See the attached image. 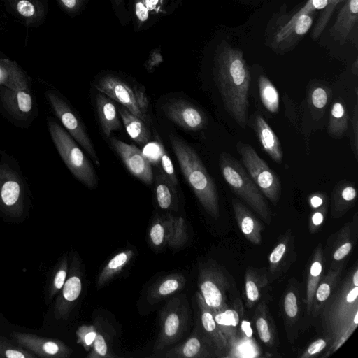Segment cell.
<instances>
[{
	"label": "cell",
	"instance_id": "ee69618b",
	"mask_svg": "<svg viewBox=\"0 0 358 358\" xmlns=\"http://www.w3.org/2000/svg\"><path fill=\"white\" fill-rule=\"evenodd\" d=\"M155 159L160 164L161 172L175 185H178V179L174 171L171 159L160 141H157Z\"/></svg>",
	"mask_w": 358,
	"mask_h": 358
},
{
	"label": "cell",
	"instance_id": "44dd1931",
	"mask_svg": "<svg viewBox=\"0 0 358 358\" xmlns=\"http://www.w3.org/2000/svg\"><path fill=\"white\" fill-rule=\"evenodd\" d=\"M233 210L237 224L250 243L259 245L262 242L261 232L263 226L255 215L237 199L231 200Z\"/></svg>",
	"mask_w": 358,
	"mask_h": 358
},
{
	"label": "cell",
	"instance_id": "60d3db41",
	"mask_svg": "<svg viewBox=\"0 0 358 358\" xmlns=\"http://www.w3.org/2000/svg\"><path fill=\"white\" fill-rule=\"evenodd\" d=\"M69 272L68 257L65 255L54 271L48 288V298L51 300L62 289Z\"/></svg>",
	"mask_w": 358,
	"mask_h": 358
},
{
	"label": "cell",
	"instance_id": "d4e9b609",
	"mask_svg": "<svg viewBox=\"0 0 358 358\" xmlns=\"http://www.w3.org/2000/svg\"><path fill=\"white\" fill-rule=\"evenodd\" d=\"M185 276L179 273H171L157 280L148 289L147 299L150 303H157L182 290L185 285Z\"/></svg>",
	"mask_w": 358,
	"mask_h": 358
},
{
	"label": "cell",
	"instance_id": "e7e4bbea",
	"mask_svg": "<svg viewBox=\"0 0 358 358\" xmlns=\"http://www.w3.org/2000/svg\"><path fill=\"white\" fill-rule=\"evenodd\" d=\"M163 1L164 0H160V3L162 4L163 3Z\"/></svg>",
	"mask_w": 358,
	"mask_h": 358
},
{
	"label": "cell",
	"instance_id": "6125c7cd",
	"mask_svg": "<svg viewBox=\"0 0 358 358\" xmlns=\"http://www.w3.org/2000/svg\"><path fill=\"white\" fill-rule=\"evenodd\" d=\"M352 73L355 76H357V74H358V62H357V59H356L355 61L354 64H352Z\"/></svg>",
	"mask_w": 358,
	"mask_h": 358
},
{
	"label": "cell",
	"instance_id": "2e32d148",
	"mask_svg": "<svg viewBox=\"0 0 358 358\" xmlns=\"http://www.w3.org/2000/svg\"><path fill=\"white\" fill-rule=\"evenodd\" d=\"M163 110L171 121L186 130H201L208 124L203 112L185 99L171 100L164 104Z\"/></svg>",
	"mask_w": 358,
	"mask_h": 358
},
{
	"label": "cell",
	"instance_id": "11a10c76",
	"mask_svg": "<svg viewBox=\"0 0 358 358\" xmlns=\"http://www.w3.org/2000/svg\"><path fill=\"white\" fill-rule=\"evenodd\" d=\"M326 200V194L322 192H315L308 197L310 206L313 209H317L324 206Z\"/></svg>",
	"mask_w": 358,
	"mask_h": 358
},
{
	"label": "cell",
	"instance_id": "b9f144b4",
	"mask_svg": "<svg viewBox=\"0 0 358 358\" xmlns=\"http://www.w3.org/2000/svg\"><path fill=\"white\" fill-rule=\"evenodd\" d=\"M188 238L187 224L182 217H172L171 234L167 245L173 248L182 247Z\"/></svg>",
	"mask_w": 358,
	"mask_h": 358
},
{
	"label": "cell",
	"instance_id": "ffe728a7",
	"mask_svg": "<svg viewBox=\"0 0 358 358\" xmlns=\"http://www.w3.org/2000/svg\"><path fill=\"white\" fill-rule=\"evenodd\" d=\"M241 301L237 299L232 307L226 305L219 309H211L215 321L229 347L236 340L237 327L243 315Z\"/></svg>",
	"mask_w": 358,
	"mask_h": 358
},
{
	"label": "cell",
	"instance_id": "8d00e7d4",
	"mask_svg": "<svg viewBox=\"0 0 358 358\" xmlns=\"http://www.w3.org/2000/svg\"><path fill=\"white\" fill-rule=\"evenodd\" d=\"M254 320L260 340L267 345H273L275 341L273 327L264 301L261 302L257 307Z\"/></svg>",
	"mask_w": 358,
	"mask_h": 358
},
{
	"label": "cell",
	"instance_id": "f1b7e54d",
	"mask_svg": "<svg viewBox=\"0 0 358 358\" xmlns=\"http://www.w3.org/2000/svg\"><path fill=\"white\" fill-rule=\"evenodd\" d=\"M118 112L130 138L139 145L148 144L150 140L148 126L124 106L120 107Z\"/></svg>",
	"mask_w": 358,
	"mask_h": 358
},
{
	"label": "cell",
	"instance_id": "f35d334b",
	"mask_svg": "<svg viewBox=\"0 0 358 358\" xmlns=\"http://www.w3.org/2000/svg\"><path fill=\"white\" fill-rule=\"evenodd\" d=\"M266 283L267 278L265 275H259L251 268L247 270L245 279V292L248 307H252L259 300L261 289Z\"/></svg>",
	"mask_w": 358,
	"mask_h": 358
},
{
	"label": "cell",
	"instance_id": "f907efd6",
	"mask_svg": "<svg viewBox=\"0 0 358 358\" xmlns=\"http://www.w3.org/2000/svg\"><path fill=\"white\" fill-rule=\"evenodd\" d=\"M327 341L323 338H319L313 341L305 350L301 356V358L313 357L317 354L321 352L327 347Z\"/></svg>",
	"mask_w": 358,
	"mask_h": 358
},
{
	"label": "cell",
	"instance_id": "7402d4cb",
	"mask_svg": "<svg viewBox=\"0 0 358 358\" xmlns=\"http://www.w3.org/2000/svg\"><path fill=\"white\" fill-rule=\"evenodd\" d=\"M211 343L206 336L195 334L185 342L166 351L161 357L166 358H199L210 356Z\"/></svg>",
	"mask_w": 358,
	"mask_h": 358
},
{
	"label": "cell",
	"instance_id": "ba28073f",
	"mask_svg": "<svg viewBox=\"0 0 358 358\" xmlns=\"http://www.w3.org/2000/svg\"><path fill=\"white\" fill-rule=\"evenodd\" d=\"M189 321V310L185 296L172 298L161 311L155 350H162L178 341L186 331Z\"/></svg>",
	"mask_w": 358,
	"mask_h": 358
},
{
	"label": "cell",
	"instance_id": "74e56055",
	"mask_svg": "<svg viewBox=\"0 0 358 358\" xmlns=\"http://www.w3.org/2000/svg\"><path fill=\"white\" fill-rule=\"evenodd\" d=\"M259 93L261 101L266 109L271 113L279 110L280 95L271 81L264 74L258 78Z\"/></svg>",
	"mask_w": 358,
	"mask_h": 358
},
{
	"label": "cell",
	"instance_id": "bcb514c9",
	"mask_svg": "<svg viewBox=\"0 0 358 358\" xmlns=\"http://www.w3.org/2000/svg\"><path fill=\"white\" fill-rule=\"evenodd\" d=\"M77 343L82 345L87 352L91 350L97 334L95 325H81L76 331Z\"/></svg>",
	"mask_w": 358,
	"mask_h": 358
},
{
	"label": "cell",
	"instance_id": "5b68a950",
	"mask_svg": "<svg viewBox=\"0 0 358 358\" xmlns=\"http://www.w3.org/2000/svg\"><path fill=\"white\" fill-rule=\"evenodd\" d=\"M283 13H276L268 22L266 44L273 52L283 55L292 51L311 28L316 12L287 19Z\"/></svg>",
	"mask_w": 358,
	"mask_h": 358
},
{
	"label": "cell",
	"instance_id": "30bf717a",
	"mask_svg": "<svg viewBox=\"0 0 358 358\" xmlns=\"http://www.w3.org/2000/svg\"><path fill=\"white\" fill-rule=\"evenodd\" d=\"M27 196L21 174L9 164L0 162V210L7 215H22Z\"/></svg>",
	"mask_w": 358,
	"mask_h": 358
},
{
	"label": "cell",
	"instance_id": "9f6ffc18",
	"mask_svg": "<svg viewBox=\"0 0 358 358\" xmlns=\"http://www.w3.org/2000/svg\"><path fill=\"white\" fill-rule=\"evenodd\" d=\"M325 213V206H322L320 208L315 209L311 216V224L313 227H319L321 225L324 221Z\"/></svg>",
	"mask_w": 358,
	"mask_h": 358
},
{
	"label": "cell",
	"instance_id": "7dc6e473",
	"mask_svg": "<svg viewBox=\"0 0 358 358\" xmlns=\"http://www.w3.org/2000/svg\"><path fill=\"white\" fill-rule=\"evenodd\" d=\"M284 310L285 313L290 321L294 320L299 313L298 298L295 292L288 291L284 298Z\"/></svg>",
	"mask_w": 358,
	"mask_h": 358
},
{
	"label": "cell",
	"instance_id": "484cf974",
	"mask_svg": "<svg viewBox=\"0 0 358 358\" xmlns=\"http://www.w3.org/2000/svg\"><path fill=\"white\" fill-rule=\"evenodd\" d=\"M95 103L102 131L109 138L112 131L121 127L115 105L110 97L101 92L96 94Z\"/></svg>",
	"mask_w": 358,
	"mask_h": 358
},
{
	"label": "cell",
	"instance_id": "83f0119b",
	"mask_svg": "<svg viewBox=\"0 0 358 358\" xmlns=\"http://www.w3.org/2000/svg\"><path fill=\"white\" fill-rule=\"evenodd\" d=\"M0 86L13 90L29 89L24 72L15 62L8 59H0Z\"/></svg>",
	"mask_w": 358,
	"mask_h": 358
},
{
	"label": "cell",
	"instance_id": "9c48e42d",
	"mask_svg": "<svg viewBox=\"0 0 358 358\" xmlns=\"http://www.w3.org/2000/svg\"><path fill=\"white\" fill-rule=\"evenodd\" d=\"M236 149L246 171L262 193L272 203H277L281 194V183L276 173L250 145L240 141Z\"/></svg>",
	"mask_w": 358,
	"mask_h": 358
},
{
	"label": "cell",
	"instance_id": "7c38bea8",
	"mask_svg": "<svg viewBox=\"0 0 358 358\" xmlns=\"http://www.w3.org/2000/svg\"><path fill=\"white\" fill-rule=\"evenodd\" d=\"M82 288L81 264L78 255L73 252L71 257L67 278L54 307L55 319L68 318L81 294Z\"/></svg>",
	"mask_w": 358,
	"mask_h": 358
},
{
	"label": "cell",
	"instance_id": "91938a15",
	"mask_svg": "<svg viewBox=\"0 0 358 358\" xmlns=\"http://www.w3.org/2000/svg\"><path fill=\"white\" fill-rule=\"evenodd\" d=\"M241 329L242 332L247 338H251L252 336V329L251 328L250 322L248 320H243L241 322Z\"/></svg>",
	"mask_w": 358,
	"mask_h": 358
},
{
	"label": "cell",
	"instance_id": "1f68e13d",
	"mask_svg": "<svg viewBox=\"0 0 358 358\" xmlns=\"http://www.w3.org/2000/svg\"><path fill=\"white\" fill-rule=\"evenodd\" d=\"M342 270L341 266L331 268L320 280L315 292L310 313L316 315L331 296L334 287Z\"/></svg>",
	"mask_w": 358,
	"mask_h": 358
},
{
	"label": "cell",
	"instance_id": "ac0fdd59",
	"mask_svg": "<svg viewBox=\"0 0 358 358\" xmlns=\"http://www.w3.org/2000/svg\"><path fill=\"white\" fill-rule=\"evenodd\" d=\"M343 1L345 0H308L302 8L292 15H289L285 12V16L289 20L295 18L302 14L320 10L319 17L310 34L311 38L316 41L327 26L336 6Z\"/></svg>",
	"mask_w": 358,
	"mask_h": 358
},
{
	"label": "cell",
	"instance_id": "52a82bcc",
	"mask_svg": "<svg viewBox=\"0 0 358 358\" xmlns=\"http://www.w3.org/2000/svg\"><path fill=\"white\" fill-rule=\"evenodd\" d=\"M94 87L99 92L116 101L141 118L148 127L152 124L149 101L142 88L132 86L122 78L111 74L101 77L94 83Z\"/></svg>",
	"mask_w": 358,
	"mask_h": 358
},
{
	"label": "cell",
	"instance_id": "277c9868",
	"mask_svg": "<svg viewBox=\"0 0 358 358\" xmlns=\"http://www.w3.org/2000/svg\"><path fill=\"white\" fill-rule=\"evenodd\" d=\"M219 167L230 188L267 224L271 222V210L263 194L246 170L227 152L219 157Z\"/></svg>",
	"mask_w": 358,
	"mask_h": 358
},
{
	"label": "cell",
	"instance_id": "816d5d0a",
	"mask_svg": "<svg viewBox=\"0 0 358 358\" xmlns=\"http://www.w3.org/2000/svg\"><path fill=\"white\" fill-rule=\"evenodd\" d=\"M352 248V243L350 238L345 239L334 251L333 259L336 262L342 260L350 253Z\"/></svg>",
	"mask_w": 358,
	"mask_h": 358
},
{
	"label": "cell",
	"instance_id": "cb8c5ba5",
	"mask_svg": "<svg viewBox=\"0 0 358 358\" xmlns=\"http://www.w3.org/2000/svg\"><path fill=\"white\" fill-rule=\"evenodd\" d=\"M196 299L200 312L201 325L206 337L217 350H227L229 346L215 321L211 308L206 303L199 292L196 294Z\"/></svg>",
	"mask_w": 358,
	"mask_h": 358
},
{
	"label": "cell",
	"instance_id": "4dcf8cb0",
	"mask_svg": "<svg viewBox=\"0 0 358 358\" xmlns=\"http://www.w3.org/2000/svg\"><path fill=\"white\" fill-rule=\"evenodd\" d=\"M155 194L158 205L164 210H176L178 198L175 186L161 171L155 176Z\"/></svg>",
	"mask_w": 358,
	"mask_h": 358
},
{
	"label": "cell",
	"instance_id": "3957f363",
	"mask_svg": "<svg viewBox=\"0 0 358 358\" xmlns=\"http://www.w3.org/2000/svg\"><path fill=\"white\" fill-rule=\"evenodd\" d=\"M169 138L186 181L205 210L217 219L220 216L217 190L202 161L185 141L173 134Z\"/></svg>",
	"mask_w": 358,
	"mask_h": 358
},
{
	"label": "cell",
	"instance_id": "e575fe53",
	"mask_svg": "<svg viewBox=\"0 0 358 358\" xmlns=\"http://www.w3.org/2000/svg\"><path fill=\"white\" fill-rule=\"evenodd\" d=\"M348 125L349 115L343 101L335 100L329 112L328 134L333 138H341L347 131Z\"/></svg>",
	"mask_w": 358,
	"mask_h": 358
},
{
	"label": "cell",
	"instance_id": "603a6c76",
	"mask_svg": "<svg viewBox=\"0 0 358 358\" xmlns=\"http://www.w3.org/2000/svg\"><path fill=\"white\" fill-rule=\"evenodd\" d=\"M254 129L257 138L264 151L276 163L282 161V150L280 142L270 125L260 114L254 119Z\"/></svg>",
	"mask_w": 358,
	"mask_h": 358
},
{
	"label": "cell",
	"instance_id": "f5cc1de1",
	"mask_svg": "<svg viewBox=\"0 0 358 358\" xmlns=\"http://www.w3.org/2000/svg\"><path fill=\"white\" fill-rule=\"evenodd\" d=\"M135 14L140 23L145 22L149 17V10L147 8L145 0H136Z\"/></svg>",
	"mask_w": 358,
	"mask_h": 358
},
{
	"label": "cell",
	"instance_id": "ab89813d",
	"mask_svg": "<svg viewBox=\"0 0 358 358\" xmlns=\"http://www.w3.org/2000/svg\"><path fill=\"white\" fill-rule=\"evenodd\" d=\"M331 95L330 89L322 85H317L310 88L308 94V103L313 115L317 114V115L320 118V113H323Z\"/></svg>",
	"mask_w": 358,
	"mask_h": 358
},
{
	"label": "cell",
	"instance_id": "7bdbcfd3",
	"mask_svg": "<svg viewBox=\"0 0 358 358\" xmlns=\"http://www.w3.org/2000/svg\"><path fill=\"white\" fill-rule=\"evenodd\" d=\"M97 329V334L92 347L87 355V358H114L118 356L113 354L108 343L106 334L102 331L101 327Z\"/></svg>",
	"mask_w": 358,
	"mask_h": 358
},
{
	"label": "cell",
	"instance_id": "be15d7a7",
	"mask_svg": "<svg viewBox=\"0 0 358 358\" xmlns=\"http://www.w3.org/2000/svg\"><path fill=\"white\" fill-rule=\"evenodd\" d=\"M117 3H119L121 0H115Z\"/></svg>",
	"mask_w": 358,
	"mask_h": 358
},
{
	"label": "cell",
	"instance_id": "7a4b0ae2",
	"mask_svg": "<svg viewBox=\"0 0 358 358\" xmlns=\"http://www.w3.org/2000/svg\"><path fill=\"white\" fill-rule=\"evenodd\" d=\"M324 334L331 348L342 336L349 337L358 325V286L353 285L352 275L327 300L321 315Z\"/></svg>",
	"mask_w": 358,
	"mask_h": 358
},
{
	"label": "cell",
	"instance_id": "c3c4849f",
	"mask_svg": "<svg viewBox=\"0 0 358 358\" xmlns=\"http://www.w3.org/2000/svg\"><path fill=\"white\" fill-rule=\"evenodd\" d=\"M287 238H285L284 240L279 242L271 252L268 260L271 271L275 270V268L280 265V262L285 257L287 250Z\"/></svg>",
	"mask_w": 358,
	"mask_h": 358
},
{
	"label": "cell",
	"instance_id": "6da1fadb",
	"mask_svg": "<svg viewBox=\"0 0 358 358\" xmlns=\"http://www.w3.org/2000/svg\"><path fill=\"white\" fill-rule=\"evenodd\" d=\"M213 75L225 110L241 128H246L250 73L243 51L222 41L215 50Z\"/></svg>",
	"mask_w": 358,
	"mask_h": 358
},
{
	"label": "cell",
	"instance_id": "8fae6325",
	"mask_svg": "<svg viewBox=\"0 0 358 358\" xmlns=\"http://www.w3.org/2000/svg\"><path fill=\"white\" fill-rule=\"evenodd\" d=\"M46 97L55 115L67 132L90 156L95 165H99V159L93 143L72 108L55 90L47 91Z\"/></svg>",
	"mask_w": 358,
	"mask_h": 358
},
{
	"label": "cell",
	"instance_id": "836d02e7",
	"mask_svg": "<svg viewBox=\"0 0 358 358\" xmlns=\"http://www.w3.org/2000/svg\"><path fill=\"white\" fill-rule=\"evenodd\" d=\"M131 249L122 250L113 256L101 271L96 280L98 288L102 287L119 273L134 257Z\"/></svg>",
	"mask_w": 358,
	"mask_h": 358
},
{
	"label": "cell",
	"instance_id": "db71d44e",
	"mask_svg": "<svg viewBox=\"0 0 358 358\" xmlns=\"http://www.w3.org/2000/svg\"><path fill=\"white\" fill-rule=\"evenodd\" d=\"M62 8L69 12H77L83 5L84 0H57Z\"/></svg>",
	"mask_w": 358,
	"mask_h": 358
},
{
	"label": "cell",
	"instance_id": "d590c367",
	"mask_svg": "<svg viewBox=\"0 0 358 358\" xmlns=\"http://www.w3.org/2000/svg\"><path fill=\"white\" fill-rule=\"evenodd\" d=\"M172 217L170 213L156 217L150 228L149 239L151 244L156 248L167 245L171 234Z\"/></svg>",
	"mask_w": 358,
	"mask_h": 358
},
{
	"label": "cell",
	"instance_id": "f6af8a7d",
	"mask_svg": "<svg viewBox=\"0 0 358 358\" xmlns=\"http://www.w3.org/2000/svg\"><path fill=\"white\" fill-rule=\"evenodd\" d=\"M0 357L36 358V355L22 346L15 345L6 338L0 337Z\"/></svg>",
	"mask_w": 358,
	"mask_h": 358
},
{
	"label": "cell",
	"instance_id": "680465c9",
	"mask_svg": "<svg viewBox=\"0 0 358 358\" xmlns=\"http://www.w3.org/2000/svg\"><path fill=\"white\" fill-rule=\"evenodd\" d=\"M145 3L149 11L158 12L162 5L160 0H145Z\"/></svg>",
	"mask_w": 358,
	"mask_h": 358
},
{
	"label": "cell",
	"instance_id": "8992f818",
	"mask_svg": "<svg viewBox=\"0 0 358 358\" xmlns=\"http://www.w3.org/2000/svg\"><path fill=\"white\" fill-rule=\"evenodd\" d=\"M48 127L53 143L69 171L87 187L94 189L97 185L96 174L74 139L52 119L48 120Z\"/></svg>",
	"mask_w": 358,
	"mask_h": 358
},
{
	"label": "cell",
	"instance_id": "94428289",
	"mask_svg": "<svg viewBox=\"0 0 358 358\" xmlns=\"http://www.w3.org/2000/svg\"><path fill=\"white\" fill-rule=\"evenodd\" d=\"M352 281L354 285L358 286V269L356 268L352 274Z\"/></svg>",
	"mask_w": 358,
	"mask_h": 358
},
{
	"label": "cell",
	"instance_id": "681fc988",
	"mask_svg": "<svg viewBox=\"0 0 358 358\" xmlns=\"http://www.w3.org/2000/svg\"><path fill=\"white\" fill-rule=\"evenodd\" d=\"M352 149L355 159H358V104L356 103L352 119Z\"/></svg>",
	"mask_w": 358,
	"mask_h": 358
},
{
	"label": "cell",
	"instance_id": "6f0895ef",
	"mask_svg": "<svg viewBox=\"0 0 358 358\" xmlns=\"http://www.w3.org/2000/svg\"><path fill=\"white\" fill-rule=\"evenodd\" d=\"M162 61V57L159 52H155L148 61L147 69L152 70L155 66L158 65Z\"/></svg>",
	"mask_w": 358,
	"mask_h": 358
},
{
	"label": "cell",
	"instance_id": "f546056e",
	"mask_svg": "<svg viewBox=\"0 0 358 358\" xmlns=\"http://www.w3.org/2000/svg\"><path fill=\"white\" fill-rule=\"evenodd\" d=\"M357 189L350 181L339 182L334 189L331 196V210L334 215H341L355 203Z\"/></svg>",
	"mask_w": 358,
	"mask_h": 358
},
{
	"label": "cell",
	"instance_id": "9a60e30c",
	"mask_svg": "<svg viewBox=\"0 0 358 358\" xmlns=\"http://www.w3.org/2000/svg\"><path fill=\"white\" fill-rule=\"evenodd\" d=\"M110 143L133 176L145 184H152L153 173L150 162L139 148L115 138H110Z\"/></svg>",
	"mask_w": 358,
	"mask_h": 358
},
{
	"label": "cell",
	"instance_id": "e0dca14e",
	"mask_svg": "<svg viewBox=\"0 0 358 358\" xmlns=\"http://www.w3.org/2000/svg\"><path fill=\"white\" fill-rule=\"evenodd\" d=\"M1 108L12 120L27 122L34 114V99L30 89L13 90L0 86Z\"/></svg>",
	"mask_w": 358,
	"mask_h": 358
},
{
	"label": "cell",
	"instance_id": "4316f807",
	"mask_svg": "<svg viewBox=\"0 0 358 358\" xmlns=\"http://www.w3.org/2000/svg\"><path fill=\"white\" fill-rule=\"evenodd\" d=\"M15 15L24 24L33 26L41 22L45 9L39 0H4Z\"/></svg>",
	"mask_w": 358,
	"mask_h": 358
},
{
	"label": "cell",
	"instance_id": "5bb4252c",
	"mask_svg": "<svg viewBox=\"0 0 358 358\" xmlns=\"http://www.w3.org/2000/svg\"><path fill=\"white\" fill-rule=\"evenodd\" d=\"M10 336L22 348L42 358H66L73 350L62 341L20 332H13Z\"/></svg>",
	"mask_w": 358,
	"mask_h": 358
},
{
	"label": "cell",
	"instance_id": "d6a6232c",
	"mask_svg": "<svg viewBox=\"0 0 358 358\" xmlns=\"http://www.w3.org/2000/svg\"><path fill=\"white\" fill-rule=\"evenodd\" d=\"M324 260L322 248L318 245L312 258L307 278L306 303L309 314L311 312L315 289L321 280Z\"/></svg>",
	"mask_w": 358,
	"mask_h": 358
},
{
	"label": "cell",
	"instance_id": "d6986e66",
	"mask_svg": "<svg viewBox=\"0 0 358 358\" xmlns=\"http://www.w3.org/2000/svg\"><path fill=\"white\" fill-rule=\"evenodd\" d=\"M358 0H345L334 24L329 29L330 36L343 45L348 39L358 20Z\"/></svg>",
	"mask_w": 358,
	"mask_h": 358
},
{
	"label": "cell",
	"instance_id": "4fadbf2b",
	"mask_svg": "<svg viewBox=\"0 0 358 358\" xmlns=\"http://www.w3.org/2000/svg\"><path fill=\"white\" fill-rule=\"evenodd\" d=\"M198 287L199 292L212 310L227 305V280L222 271L215 266L208 264L199 268Z\"/></svg>",
	"mask_w": 358,
	"mask_h": 358
}]
</instances>
